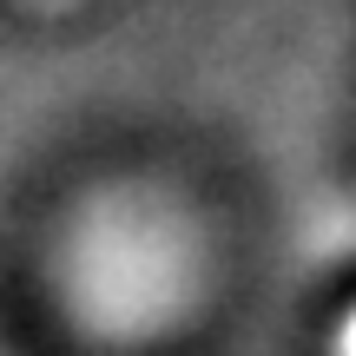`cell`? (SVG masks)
Returning <instances> with one entry per match:
<instances>
[{"label":"cell","instance_id":"cell-1","mask_svg":"<svg viewBox=\"0 0 356 356\" xmlns=\"http://www.w3.org/2000/svg\"><path fill=\"white\" fill-rule=\"evenodd\" d=\"M337 356H356V310L343 317V330H337Z\"/></svg>","mask_w":356,"mask_h":356}]
</instances>
